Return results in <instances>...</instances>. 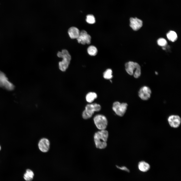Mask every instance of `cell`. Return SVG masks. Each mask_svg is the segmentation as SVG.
<instances>
[{
  "instance_id": "6da1fadb",
  "label": "cell",
  "mask_w": 181,
  "mask_h": 181,
  "mask_svg": "<svg viewBox=\"0 0 181 181\" xmlns=\"http://www.w3.org/2000/svg\"><path fill=\"white\" fill-rule=\"evenodd\" d=\"M109 133L106 129L100 130L96 132L94 139L96 147L100 149H105L107 146Z\"/></svg>"
},
{
  "instance_id": "7a4b0ae2",
  "label": "cell",
  "mask_w": 181,
  "mask_h": 181,
  "mask_svg": "<svg viewBox=\"0 0 181 181\" xmlns=\"http://www.w3.org/2000/svg\"><path fill=\"white\" fill-rule=\"evenodd\" d=\"M57 55L58 57L63 59L62 61L59 63V69L62 71H65L68 67L71 59L70 54L67 50L64 49L61 52H58Z\"/></svg>"
},
{
  "instance_id": "3957f363",
  "label": "cell",
  "mask_w": 181,
  "mask_h": 181,
  "mask_svg": "<svg viewBox=\"0 0 181 181\" xmlns=\"http://www.w3.org/2000/svg\"><path fill=\"white\" fill-rule=\"evenodd\" d=\"M125 67L127 72L130 75H133L135 78H138L141 76V67L137 63L128 62L125 64Z\"/></svg>"
},
{
  "instance_id": "277c9868",
  "label": "cell",
  "mask_w": 181,
  "mask_h": 181,
  "mask_svg": "<svg viewBox=\"0 0 181 181\" xmlns=\"http://www.w3.org/2000/svg\"><path fill=\"white\" fill-rule=\"evenodd\" d=\"M101 109L100 105L97 103H94L87 104L85 107V110L83 111L82 117L85 119L90 118L95 112H98Z\"/></svg>"
},
{
  "instance_id": "5b68a950",
  "label": "cell",
  "mask_w": 181,
  "mask_h": 181,
  "mask_svg": "<svg viewBox=\"0 0 181 181\" xmlns=\"http://www.w3.org/2000/svg\"><path fill=\"white\" fill-rule=\"evenodd\" d=\"M93 120L96 126L100 130L106 129L108 124L106 117L102 114H98L94 117Z\"/></svg>"
},
{
  "instance_id": "8992f818",
  "label": "cell",
  "mask_w": 181,
  "mask_h": 181,
  "mask_svg": "<svg viewBox=\"0 0 181 181\" xmlns=\"http://www.w3.org/2000/svg\"><path fill=\"white\" fill-rule=\"evenodd\" d=\"M127 106L128 104L126 103H120L116 101L113 103L112 109L116 115L122 117L126 112Z\"/></svg>"
},
{
  "instance_id": "52a82bcc",
  "label": "cell",
  "mask_w": 181,
  "mask_h": 181,
  "mask_svg": "<svg viewBox=\"0 0 181 181\" xmlns=\"http://www.w3.org/2000/svg\"><path fill=\"white\" fill-rule=\"evenodd\" d=\"M0 87L11 90L14 89V86L9 81L5 74L0 71Z\"/></svg>"
},
{
  "instance_id": "ba28073f",
  "label": "cell",
  "mask_w": 181,
  "mask_h": 181,
  "mask_svg": "<svg viewBox=\"0 0 181 181\" xmlns=\"http://www.w3.org/2000/svg\"><path fill=\"white\" fill-rule=\"evenodd\" d=\"M151 93V90L149 87L144 86L139 89L138 95L141 99L143 100L146 101L150 98Z\"/></svg>"
},
{
  "instance_id": "9c48e42d",
  "label": "cell",
  "mask_w": 181,
  "mask_h": 181,
  "mask_svg": "<svg viewBox=\"0 0 181 181\" xmlns=\"http://www.w3.org/2000/svg\"><path fill=\"white\" fill-rule=\"evenodd\" d=\"M78 42L82 44H89L91 42V37L84 30L80 32L79 35L76 39Z\"/></svg>"
},
{
  "instance_id": "30bf717a",
  "label": "cell",
  "mask_w": 181,
  "mask_h": 181,
  "mask_svg": "<svg viewBox=\"0 0 181 181\" xmlns=\"http://www.w3.org/2000/svg\"><path fill=\"white\" fill-rule=\"evenodd\" d=\"M168 121L171 127L177 128L180 125L181 119L180 117L178 115H171L168 117Z\"/></svg>"
},
{
  "instance_id": "8fae6325",
  "label": "cell",
  "mask_w": 181,
  "mask_h": 181,
  "mask_svg": "<svg viewBox=\"0 0 181 181\" xmlns=\"http://www.w3.org/2000/svg\"><path fill=\"white\" fill-rule=\"evenodd\" d=\"M50 142L47 139L43 138L41 139L38 143V147L42 152L46 153L49 150L50 147Z\"/></svg>"
},
{
  "instance_id": "7c38bea8",
  "label": "cell",
  "mask_w": 181,
  "mask_h": 181,
  "mask_svg": "<svg viewBox=\"0 0 181 181\" xmlns=\"http://www.w3.org/2000/svg\"><path fill=\"white\" fill-rule=\"evenodd\" d=\"M129 20L130 26L134 30H138L142 26L143 21L137 18H131Z\"/></svg>"
},
{
  "instance_id": "4fadbf2b",
  "label": "cell",
  "mask_w": 181,
  "mask_h": 181,
  "mask_svg": "<svg viewBox=\"0 0 181 181\" xmlns=\"http://www.w3.org/2000/svg\"><path fill=\"white\" fill-rule=\"evenodd\" d=\"M80 32L77 28L73 26L70 27L68 31L69 37L72 39H77L79 35Z\"/></svg>"
},
{
  "instance_id": "5bb4252c",
  "label": "cell",
  "mask_w": 181,
  "mask_h": 181,
  "mask_svg": "<svg viewBox=\"0 0 181 181\" xmlns=\"http://www.w3.org/2000/svg\"><path fill=\"white\" fill-rule=\"evenodd\" d=\"M138 166L139 170L143 172L147 171L150 168V166L149 164L144 161L140 162Z\"/></svg>"
},
{
  "instance_id": "9a60e30c",
  "label": "cell",
  "mask_w": 181,
  "mask_h": 181,
  "mask_svg": "<svg viewBox=\"0 0 181 181\" xmlns=\"http://www.w3.org/2000/svg\"><path fill=\"white\" fill-rule=\"evenodd\" d=\"M34 176L33 172L30 169H28L24 174L23 177L26 181H31L32 180Z\"/></svg>"
},
{
  "instance_id": "2e32d148",
  "label": "cell",
  "mask_w": 181,
  "mask_h": 181,
  "mask_svg": "<svg viewBox=\"0 0 181 181\" xmlns=\"http://www.w3.org/2000/svg\"><path fill=\"white\" fill-rule=\"evenodd\" d=\"M168 39L172 42L175 41L177 39V36L176 33L173 31H170L167 34Z\"/></svg>"
},
{
  "instance_id": "e0dca14e",
  "label": "cell",
  "mask_w": 181,
  "mask_h": 181,
  "mask_svg": "<svg viewBox=\"0 0 181 181\" xmlns=\"http://www.w3.org/2000/svg\"><path fill=\"white\" fill-rule=\"evenodd\" d=\"M97 95L96 93L90 92L88 93L86 95V99L87 102L91 103L97 98Z\"/></svg>"
},
{
  "instance_id": "ac0fdd59",
  "label": "cell",
  "mask_w": 181,
  "mask_h": 181,
  "mask_svg": "<svg viewBox=\"0 0 181 181\" xmlns=\"http://www.w3.org/2000/svg\"><path fill=\"white\" fill-rule=\"evenodd\" d=\"M88 54L91 56H95L96 55L98 52L97 48L93 46H89L87 49Z\"/></svg>"
},
{
  "instance_id": "d6986e66",
  "label": "cell",
  "mask_w": 181,
  "mask_h": 181,
  "mask_svg": "<svg viewBox=\"0 0 181 181\" xmlns=\"http://www.w3.org/2000/svg\"><path fill=\"white\" fill-rule=\"evenodd\" d=\"M112 71L110 69H107L103 73V77L104 78L109 79H111L113 77Z\"/></svg>"
},
{
  "instance_id": "ffe728a7",
  "label": "cell",
  "mask_w": 181,
  "mask_h": 181,
  "mask_svg": "<svg viewBox=\"0 0 181 181\" xmlns=\"http://www.w3.org/2000/svg\"><path fill=\"white\" fill-rule=\"evenodd\" d=\"M86 21L88 23L92 24L95 23V19L93 15L88 14L86 16Z\"/></svg>"
},
{
  "instance_id": "44dd1931",
  "label": "cell",
  "mask_w": 181,
  "mask_h": 181,
  "mask_svg": "<svg viewBox=\"0 0 181 181\" xmlns=\"http://www.w3.org/2000/svg\"><path fill=\"white\" fill-rule=\"evenodd\" d=\"M157 43L158 45L162 47L165 46L167 44L166 40L163 38H160L157 40Z\"/></svg>"
},
{
  "instance_id": "7402d4cb",
  "label": "cell",
  "mask_w": 181,
  "mask_h": 181,
  "mask_svg": "<svg viewBox=\"0 0 181 181\" xmlns=\"http://www.w3.org/2000/svg\"><path fill=\"white\" fill-rule=\"evenodd\" d=\"M116 167L117 168L120 170L125 171L128 172H129L130 171L125 166H122L121 167H119L116 165Z\"/></svg>"
},
{
  "instance_id": "603a6c76",
  "label": "cell",
  "mask_w": 181,
  "mask_h": 181,
  "mask_svg": "<svg viewBox=\"0 0 181 181\" xmlns=\"http://www.w3.org/2000/svg\"><path fill=\"white\" fill-rule=\"evenodd\" d=\"M155 74H158L157 72H155Z\"/></svg>"
},
{
  "instance_id": "cb8c5ba5",
  "label": "cell",
  "mask_w": 181,
  "mask_h": 181,
  "mask_svg": "<svg viewBox=\"0 0 181 181\" xmlns=\"http://www.w3.org/2000/svg\"><path fill=\"white\" fill-rule=\"evenodd\" d=\"M1 146H0V150H1Z\"/></svg>"
}]
</instances>
